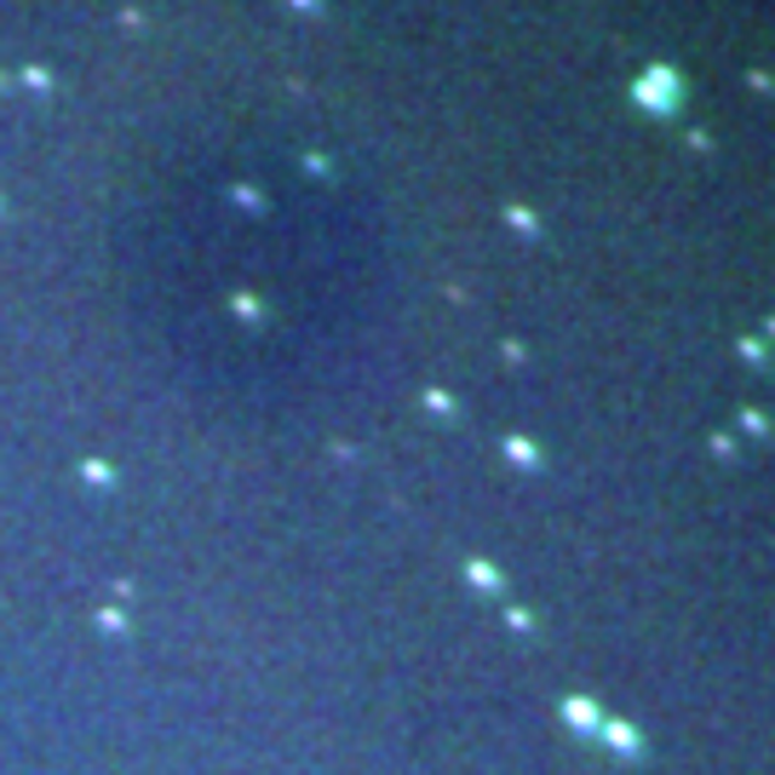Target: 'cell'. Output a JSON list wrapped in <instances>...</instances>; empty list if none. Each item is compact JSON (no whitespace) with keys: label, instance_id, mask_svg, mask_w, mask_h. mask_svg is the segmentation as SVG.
I'll use <instances>...</instances> for the list:
<instances>
[{"label":"cell","instance_id":"cell-1","mask_svg":"<svg viewBox=\"0 0 775 775\" xmlns=\"http://www.w3.org/2000/svg\"><path fill=\"white\" fill-rule=\"evenodd\" d=\"M638 98H643V110H655L661 121H672L684 110V75L678 69H643Z\"/></svg>","mask_w":775,"mask_h":775}]
</instances>
